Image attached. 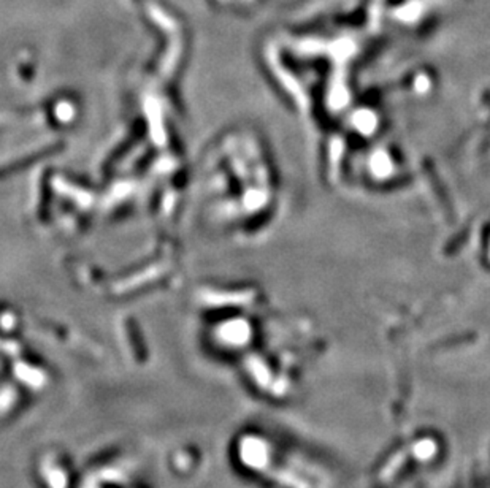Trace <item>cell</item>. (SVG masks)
I'll list each match as a JSON object with an SVG mask.
<instances>
[]
</instances>
